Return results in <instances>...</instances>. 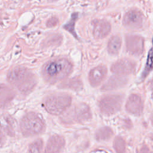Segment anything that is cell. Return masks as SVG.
Here are the masks:
<instances>
[{
	"instance_id": "19",
	"label": "cell",
	"mask_w": 153,
	"mask_h": 153,
	"mask_svg": "<svg viewBox=\"0 0 153 153\" xmlns=\"http://www.w3.org/2000/svg\"><path fill=\"white\" fill-rule=\"evenodd\" d=\"M77 19V14H74L71 16V20L66 23V25L64 26V27L65 29L68 30L69 32H70L75 37H77L75 31V23L76 22V20Z\"/></svg>"
},
{
	"instance_id": "14",
	"label": "cell",
	"mask_w": 153,
	"mask_h": 153,
	"mask_svg": "<svg viewBox=\"0 0 153 153\" xmlns=\"http://www.w3.org/2000/svg\"><path fill=\"white\" fill-rule=\"evenodd\" d=\"M121 45V38L118 35L112 36L109 41L108 44V51L111 54H116L118 53Z\"/></svg>"
},
{
	"instance_id": "4",
	"label": "cell",
	"mask_w": 153,
	"mask_h": 153,
	"mask_svg": "<svg viewBox=\"0 0 153 153\" xmlns=\"http://www.w3.org/2000/svg\"><path fill=\"white\" fill-rule=\"evenodd\" d=\"M71 97L65 93L54 94L48 96L44 101L46 110L53 115L62 114L70 106Z\"/></svg>"
},
{
	"instance_id": "23",
	"label": "cell",
	"mask_w": 153,
	"mask_h": 153,
	"mask_svg": "<svg viewBox=\"0 0 153 153\" xmlns=\"http://www.w3.org/2000/svg\"><path fill=\"white\" fill-rule=\"evenodd\" d=\"M137 153H152V152L147 146L144 145V146H142L138 150Z\"/></svg>"
},
{
	"instance_id": "11",
	"label": "cell",
	"mask_w": 153,
	"mask_h": 153,
	"mask_svg": "<svg viewBox=\"0 0 153 153\" xmlns=\"http://www.w3.org/2000/svg\"><path fill=\"white\" fill-rule=\"evenodd\" d=\"M65 140L63 137L59 135H53L47 142L44 153H59L64 148Z\"/></svg>"
},
{
	"instance_id": "16",
	"label": "cell",
	"mask_w": 153,
	"mask_h": 153,
	"mask_svg": "<svg viewBox=\"0 0 153 153\" xmlns=\"http://www.w3.org/2000/svg\"><path fill=\"white\" fill-rule=\"evenodd\" d=\"M124 79L121 78V76H114L112 78H111L106 84H105L103 88L104 89L106 90L113 89L118 87L119 85H122L124 83Z\"/></svg>"
},
{
	"instance_id": "1",
	"label": "cell",
	"mask_w": 153,
	"mask_h": 153,
	"mask_svg": "<svg viewBox=\"0 0 153 153\" xmlns=\"http://www.w3.org/2000/svg\"><path fill=\"white\" fill-rule=\"evenodd\" d=\"M72 70L71 63L65 58L48 62L42 67V75L47 82L54 84L68 76Z\"/></svg>"
},
{
	"instance_id": "12",
	"label": "cell",
	"mask_w": 153,
	"mask_h": 153,
	"mask_svg": "<svg viewBox=\"0 0 153 153\" xmlns=\"http://www.w3.org/2000/svg\"><path fill=\"white\" fill-rule=\"evenodd\" d=\"M107 74L106 66L100 65L91 69L88 75L90 84L93 87H97L104 80Z\"/></svg>"
},
{
	"instance_id": "3",
	"label": "cell",
	"mask_w": 153,
	"mask_h": 153,
	"mask_svg": "<svg viewBox=\"0 0 153 153\" xmlns=\"http://www.w3.org/2000/svg\"><path fill=\"white\" fill-rule=\"evenodd\" d=\"M20 129L23 134L26 136L36 135L44 131L45 123L38 114L30 112L22 119Z\"/></svg>"
},
{
	"instance_id": "10",
	"label": "cell",
	"mask_w": 153,
	"mask_h": 153,
	"mask_svg": "<svg viewBox=\"0 0 153 153\" xmlns=\"http://www.w3.org/2000/svg\"><path fill=\"white\" fill-rule=\"evenodd\" d=\"M143 105L140 96L133 94L128 98L126 108L128 112L133 115H140L143 111Z\"/></svg>"
},
{
	"instance_id": "21",
	"label": "cell",
	"mask_w": 153,
	"mask_h": 153,
	"mask_svg": "<svg viewBox=\"0 0 153 153\" xmlns=\"http://www.w3.org/2000/svg\"><path fill=\"white\" fill-rule=\"evenodd\" d=\"M68 87H70L71 88H75L77 89L78 87H81V83L80 81H78L77 79L74 80V79H71L68 81Z\"/></svg>"
},
{
	"instance_id": "6",
	"label": "cell",
	"mask_w": 153,
	"mask_h": 153,
	"mask_svg": "<svg viewBox=\"0 0 153 153\" xmlns=\"http://www.w3.org/2000/svg\"><path fill=\"white\" fill-rule=\"evenodd\" d=\"M123 103V97L120 95H108L101 99L99 108L101 112L106 115H111L117 112Z\"/></svg>"
},
{
	"instance_id": "15",
	"label": "cell",
	"mask_w": 153,
	"mask_h": 153,
	"mask_svg": "<svg viewBox=\"0 0 153 153\" xmlns=\"http://www.w3.org/2000/svg\"><path fill=\"white\" fill-rule=\"evenodd\" d=\"M113 135L112 130L108 127H105L100 128L96 134V139L99 140H106L109 139Z\"/></svg>"
},
{
	"instance_id": "25",
	"label": "cell",
	"mask_w": 153,
	"mask_h": 153,
	"mask_svg": "<svg viewBox=\"0 0 153 153\" xmlns=\"http://www.w3.org/2000/svg\"><path fill=\"white\" fill-rule=\"evenodd\" d=\"M2 139H0V145L2 144Z\"/></svg>"
},
{
	"instance_id": "7",
	"label": "cell",
	"mask_w": 153,
	"mask_h": 153,
	"mask_svg": "<svg viewBox=\"0 0 153 153\" xmlns=\"http://www.w3.org/2000/svg\"><path fill=\"white\" fill-rule=\"evenodd\" d=\"M135 64L127 59H122L115 63L111 67V71L117 75H129L135 71Z\"/></svg>"
},
{
	"instance_id": "17",
	"label": "cell",
	"mask_w": 153,
	"mask_h": 153,
	"mask_svg": "<svg viewBox=\"0 0 153 153\" xmlns=\"http://www.w3.org/2000/svg\"><path fill=\"white\" fill-rule=\"evenodd\" d=\"M114 148L117 153H125L126 143L121 137H117L114 141Z\"/></svg>"
},
{
	"instance_id": "2",
	"label": "cell",
	"mask_w": 153,
	"mask_h": 153,
	"mask_svg": "<svg viewBox=\"0 0 153 153\" xmlns=\"http://www.w3.org/2000/svg\"><path fill=\"white\" fill-rule=\"evenodd\" d=\"M10 82L23 92L31 91L36 84V78L33 73L24 68H17L8 75Z\"/></svg>"
},
{
	"instance_id": "5",
	"label": "cell",
	"mask_w": 153,
	"mask_h": 153,
	"mask_svg": "<svg viewBox=\"0 0 153 153\" xmlns=\"http://www.w3.org/2000/svg\"><path fill=\"white\" fill-rule=\"evenodd\" d=\"M91 117V113L88 106L85 103H79L66 111L61 119L63 123L73 124L85 122Z\"/></svg>"
},
{
	"instance_id": "13",
	"label": "cell",
	"mask_w": 153,
	"mask_h": 153,
	"mask_svg": "<svg viewBox=\"0 0 153 153\" xmlns=\"http://www.w3.org/2000/svg\"><path fill=\"white\" fill-rule=\"evenodd\" d=\"M111 30V25L105 20H96L93 24V33L96 38H103L107 36Z\"/></svg>"
},
{
	"instance_id": "20",
	"label": "cell",
	"mask_w": 153,
	"mask_h": 153,
	"mask_svg": "<svg viewBox=\"0 0 153 153\" xmlns=\"http://www.w3.org/2000/svg\"><path fill=\"white\" fill-rule=\"evenodd\" d=\"M152 48H151L148 55V58H147L145 69L142 75V77H145L152 70Z\"/></svg>"
},
{
	"instance_id": "22",
	"label": "cell",
	"mask_w": 153,
	"mask_h": 153,
	"mask_svg": "<svg viewBox=\"0 0 153 153\" xmlns=\"http://www.w3.org/2000/svg\"><path fill=\"white\" fill-rule=\"evenodd\" d=\"M58 22V20L56 17H52L47 22V26L49 27H52L57 25Z\"/></svg>"
},
{
	"instance_id": "8",
	"label": "cell",
	"mask_w": 153,
	"mask_h": 153,
	"mask_svg": "<svg viewBox=\"0 0 153 153\" xmlns=\"http://www.w3.org/2000/svg\"><path fill=\"white\" fill-rule=\"evenodd\" d=\"M143 16L142 13L136 10H132L127 12L124 17L123 23L130 28H139L142 26Z\"/></svg>"
},
{
	"instance_id": "18",
	"label": "cell",
	"mask_w": 153,
	"mask_h": 153,
	"mask_svg": "<svg viewBox=\"0 0 153 153\" xmlns=\"http://www.w3.org/2000/svg\"><path fill=\"white\" fill-rule=\"evenodd\" d=\"M43 143L41 139H38L30 144L29 153H42Z\"/></svg>"
},
{
	"instance_id": "24",
	"label": "cell",
	"mask_w": 153,
	"mask_h": 153,
	"mask_svg": "<svg viewBox=\"0 0 153 153\" xmlns=\"http://www.w3.org/2000/svg\"><path fill=\"white\" fill-rule=\"evenodd\" d=\"M91 153H108L105 150H96L94 151H93Z\"/></svg>"
},
{
	"instance_id": "9",
	"label": "cell",
	"mask_w": 153,
	"mask_h": 153,
	"mask_svg": "<svg viewBox=\"0 0 153 153\" xmlns=\"http://www.w3.org/2000/svg\"><path fill=\"white\" fill-rule=\"evenodd\" d=\"M143 39L139 36L131 35L127 38V48L128 51L133 55L138 56L143 51Z\"/></svg>"
}]
</instances>
